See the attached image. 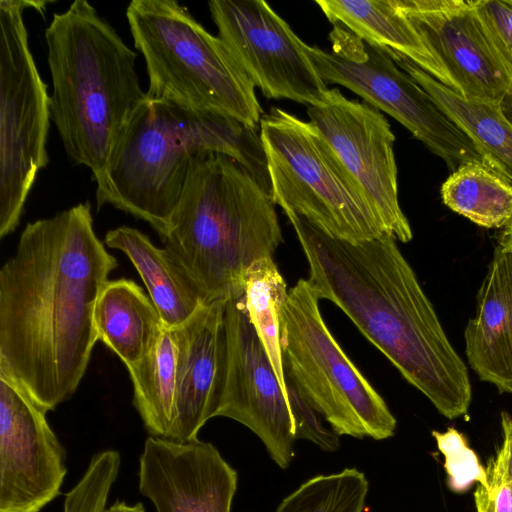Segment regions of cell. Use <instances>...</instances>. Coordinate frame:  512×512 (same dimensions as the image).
Here are the masks:
<instances>
[{"label":"cell","instance_id":"1","mask_svg":"<svg viewBox=\"0 0 512 512\" xmlns=\"http://www.w3.org/2000/svg\"><path fill=\"white\" fill-rule=\"evenodd\" d=\"M91 203L29 222L0 270V372L45 412L77 390L98 341L94 307L118 266Z\"/></svg>","mask_w":512,"mask_h":512},{"label":"cell","instance_id":"2","mask_svg":"<svg viewBox=\"0 0 512 512\" xmlns=\"http://www.w3.org/2000/svg\"><path fill=\"white\" fill-rule=\"evenodd\" d=\"M286 216L318 299L339 307L443 416L465 415L472 400L468 369L395 236L385 232L353 243L323 233L303 217Z\"/></svg>","mask_w":512,"mask_h":512},{"label":"cell","instance_id":"3","mask_svg":"<svg viewBox=\"0 0 512 512\" xmlns=\"http://www.w3.org/2000/svg\"><path fill=\"white\" fill-rule=\"evenodd\" d=\"M206 151L232 157L271 193L256 129L228 115L147 98L117 142L104 175L96 181L97 208L112 205L146 221L162 240L190 164Z\"/></svg>","mask_w":512,"mask_h":512},{"label":"cell","instance_id":"4","mask_svg":"<svg viewBox=\"0 0 512 512\" xmlns=\"http://www.w3.org/2000/svg\"><path fill=\"white\" fill-rule=\"evenodd\" d=\"M45 40L51 119L68 159L89 168L96 182L147 101L136 71L137 53L85 0L54 13Z\"/></svg>","mask_w":512,"mask_h":512},{"label":"cell","instance_id":"5","mask_svg":"<svg viewBox=\"0 0 512 512\" xmlns=\"http://www.w3.org/2000/svg\"><path fill=\"white\" fill-rule=\"evenodd\" d=\"M162 242L204 302L241 296L249 268L283 243L275 203L232 157L198 154Z\"/></svg>","mask_w":512,"mask_h":512},{"label":"cell","instance_id":"6","mask_svg":"<svg viewBox=\"0 0 512 512\" xmlns=\"http://www.w3.org/2000/svg\"><path fill=\"white\" fill-rule=\"evenodd\" d=\"M149 79L147 98L231 116L257 129L255 86L223 41L174 0H133L126 8Z\"/></svg>","mask_w":512,"mask_h":512},{"label":"cell","instance_id":"7","mask_svg":"<svg viewBox=\"0 0 512 512\" xmlns=\"http://www.w3.org/2000/svg\"><path fill=\"white\" fill-rule=\"evenodd\" d=\"M259 127L271 196L285 214L353 243L385 233L362 187L312 122L273 107Z\"/></svg>","mask_w":512,"mask_h":512},{"label":"cell","instance_id":"8","mask_svg":"<svg viewBox=\"0 0 512 512\" xmlns=\"http://www.w3.org/2000/svg\"><path fill=\"white\" fill-rule=\"evenodd\" d=\"M285 380L340 436L384 440L397 421L386 402L342 350L307 279L288 291L281 317Z\"/></svg>","mask_w":512,"mask_h":512},{"label":"cell","instance_id":"9","mask_svg":"<svg viewBox=\"0 0 512 512\" xmlns=\"http://www.w3.org/2000/svg\"><path fill=\"white\" fill-rule=\"evenodd\" d=\"M40 1H0V238L18 226L35 179L49 163L47 85L29 47L23 13Z\"/></svg>","mask_w":512,"mask_h":512},{"label":"cell","instance_id":"10","mask_svg":"<svg viewBox=\"0 0 512 512\" xmlns=\"http://www.w3.org/2000/svg\"><path fill=\"white\" fill-rule=\"evenodd\" d=\"M329 39L330 51L304 42L306 54L326 84L344 86L392 116L451 172L466 163L488 167L473 142L389 54L339 24L333 25Z\"/></svg>","mask_w":512,"mask_h":512},{"label":"cell","instance_id":"11","mask_svg":"<svg viewBox=\"0 0 512 512\" xmlns=\"http://www.w3.org/2000/svg\"><path fill=\"white\" fill-rule=\"evenodd\" d=\"M218 37L268 99L323 104L330 89L304 50V41L263 0L208 2Z\"/></svg>","mask_w":512,"mask_h":512},{"label":"cell","instance_id":"12","mask_svg":"<svg viewBox=\"0 0 512 512\" xmlns=\"http://www.w3.org/2000/svg\"><path fill=\"white\" fill-rule=\"evenodd\" d=\"M226 373L216 417L251 430L281 468L295 456L287 396L248 316L243 295L225 301Z\"/></svg>","mask_w":512,"mask_h":512},{"label":"cell","instance_id":"13","mask_svg":"<svg viewBox=\"0 0 512 512\" xmlns=\"http://www.w3.org/2000/svg\"><path fill=\"white\" fill-rule=\"evenodd\" d=\"M307 115L362 187L382 229L409 242L412 230L398 198L395 136L385 116L336 88L323 104L308 107Z\"/></svg>","mask_w":512,"mask_h":512},{"label":"cell","instance_id":"14","mask_svg":"<svg viewBox=\"0 0 512 512\" xmlns=\"http://www.w3.org/2000/svg\"><path fill=\"white\" fill-rule=\"evenodd\" d=\"M46 414L0 372V512H40L60 495L66 451Z\"/></svg>","mask_w":512,"mask_h":512},{"label":"cell","instance_id":"15","mask_svg":"<svg viewBox=\"0 0 512 512\" xmlns=\"http://www.w3.org/2000/svg\"><path fill=\"white\" fill-rule=\"evenodd\" d=\"M397 4L445 69L455 92L499 104L510 94L512 75L474 0H397Z\"/></svg>","mask_w":512,"mask_h":512},{"label":"cell","instance_id":"16","mask_svg":"<svg viewBox=\"0 0 512 512\" xmlns=\"http://www.w3.org/2000/svg\"><path fill=\"white\" fill-rule=\"evenodd\" d=\"M138 479L156 512H231L238 474L210 442L149 436Z\"/></svg>","mask_w":512,"mask_h":512},{"label":"cell","instance_id":"17","mask_svg":"<svg viewBox=\"0 0 512 512\" xmlns=\"http://www.w3.org/2000/svg\"><path fill=\"white\" fill-rule=\"evenodd\" d=\"M225 301L203 302L182 324L172 328L177 344L175 417L167 438L198 439L216 417L226 373Z\"/></svg>","mask_w":512,"mask_h":512},{"label":"cell","instance_id":"18","mask_svg":"<svg viewBox=\"0 0 512 512\" xmlns=\"http://www.w3.org/2000/svg\"><path fill=\"white\" fill-rule=\"evenodd\" d=\"M468 363L480 380L512 393V252L498 245L464 331Z\"/></svg>","mask_w":512,"mask_h":512},{"label":"cell","instance_id":"19","mask_svg":"<svg viewBox=\"0 0 512 512\" xmlns=\"http://www.w3.org/2000/svg\"><path fill=\"white\" fill-rule=\"evenodd\" d=\"M104 244L123 252L143 280L167 328L185 322L204 302L196 283L164 247H156L140 230L122 225L109 230Z\"/></svg>","mask_w":512,"mask_h":512},{"label":"cell","instance_id":"20","mask_svg":"<svg viewBox=\"0 0 512 512\" xmlns=\"http://www.w3.org/2000/svg\"><path fill=\"white\" fill-rule=\"evenodd\" d=\"M315 3L333 25L343 26L385 52L407 57L451 88L445 69L400 10L397 0H316Z\"/></svg>","mask_w":512,"mask_h":512},{"label":"cell","instance_id":"21","mask_svg":"<svg viewBox=\"0 0 512 512\" xmlns=\"http://www.w3.org/2000/svg\"><path fill=\"white\" fill-rule=\"evenodd\" d=\"M435 100L473 142L488 167L512 185V124L501 104L467 99L427 74L407 57L386 52Z\"/></svg>","mask_w":512,"mask_h":512},{"label":"cell","instance_id":"22","mask_svg":"<svg viewBox=\"0 0 512 512\" xmlns=\"http://www.w3.org/2000/svg\"><path fill=\"white\" fill-rule=\"evenodd\" d=\"M93 320L97 339L127 368L150 352L164 328L150 297L125 278L107 281L97 298Z\"/></svg>","mask_w":512,"mask_h":512},{"label":"cell","instance_id":"23","mask_svg":"<svg viewBox=\"0 0 512 512\" xmlns=\"http://www.w3.org/2000/svg\"><path fill=\"white\" fill-rule=\"evenodd\" d=\"M177 360L173 329L164 326L150 352L127 368L133 385V405L150 436L167 438L173 425Z\"/></svg>","mask_w":512,"mask_h":512},{"label":"cell","instance_id":"24","mask_svg":"<svg viewBox=\"0 0 512 512\" xmlns=\"http://www.w3.org/2000/svg\"><path fill=\"white\" fill-rule=\"evenodd\" d=\"M443 203L485 228L512 221V185L481 163H466L451 172L441 186Z\"/></svg>","mask_w":512,"mask_h":512},{"label":"cell","instance_id":"25","mask_svg":"<svg viewBox=\"0 0 512 512\" xmlns=\"http://www.w3.org/2000/svg\"><path fill=\"white\" fill-rule=\"evenodd\" d=\"M288 296L286 282L273 258L255 262L247 271L243 299L286 396L281 348V317Z\"/></svg>","mask_w":512,"mask_h":512},{"label":"cell","instance_id":"26","mask_svg":"<svg viewBox=\"0 0 512 512\" xmlns=\"http://www.w3.org/2000/svg\"><path fill=\"white\" fill-rule=\"evenodd\" d=\"M369 482L356 468L317 475L286 496L275 512H363Z\"/></svg>","mask_w":512,"mask_h":512},{"label":"cell","instance_id":"27","mask_svg":"<svg viewBox=\"0 0 512 512\" xmlns=\"http://www.w3.org/2000/svg\"><path fill=\"white\" fill-rule=\"evenodd\" d=\"M432 436L444 456L447 485L451 491L464 493L475 483H486V468L461 432L449 427L444 432L433 430Z\"/></svg>","mask_w":512,"mask_h":512},{"label":"cell","instance_id":"28","mask_svg":"<svg viewBox=\"0 0 512 512\" xmlns=\"http://www.w3.org/2000/svg\"><path fill=\"white\" fill-rule=\"evenodd\" d=\"M287 401L292 417L295 440H307L326 452L340 446V435L326 427L321 414L308 402L294 384L286 380Z\"/></svg>","mask_w":512,"mask_h":512},{"label":"cell","instance_id":"29","mask_svg":"<svg viewBox=\"0 0 512 512\" xmlns=\"http://www.w3.org/2000/svg\"><path fill=\"white\" fill-rule=\"evenodd\" d=\"M474 5L512 75V0H474Z\"/></svg>","mask_w":512,"mask_h":512},{"label":"cell","instance_id":"30","mask_svg":"<svg viewBox=\"0 0 512 512\" xmlns=\"http://www.w3.org/2000/svg\"><path fill=\"white\" fill-rule=\"evenodd\" d=\"M63 512H103L97 506L83 500H67L63 505Z\"/></svg>","mask_w":512,"mask_h":512},{"label":"cell","instance_id":"31","mask_svg":"<svg viewBox=\"0 0 512 512\" xmlns=\"http://www.w3.org/2000/svg\"><path fill=\"white\" fill-rule=\"evenodd\" d=\"M106 512H146L141 502L128 504L125 501L117 500L107 508Z\"/></svg>","mask_w":512,"mask_h":512},{"label":"cell","instance_id":"32","mask_svg":"<svg viewBox=\"0 0 512 512\" xmlns=\"http://www.w3.org/2000/svg\"><path fill=\"white\" fill-rule=\"evenodd\" d=\"M498 245L512 252V221L500 233Z\"/></svg>","mask_w":512,"mask_h":512},{"label":"cell","instance_id":"33","mask_svg":"<svg viewBox=\"0 0 512 512\" xmlns=\"http://www.w3.org/2000/svg\"><path fill=\"white\" fill-rule=\"evenodd\" d=\"M501 107L504 115L512 124V99L507 96L501 103Z\"/></svg>","mask_w":512,"mask_h":512},{"label":"cell","instance_id":"34","mask_svg":"<svg viewBox=\"0 0 512 512\" xmlns=\"http://www.w3.org/2000/svg\"><path fill=\"white\" fill-rule=\"evenodd\" d=\"M508 97L512 99V89H511L510 94L508 95Z\"/></svg>","mask_w":512,"mask_h":512}]
</instances>
